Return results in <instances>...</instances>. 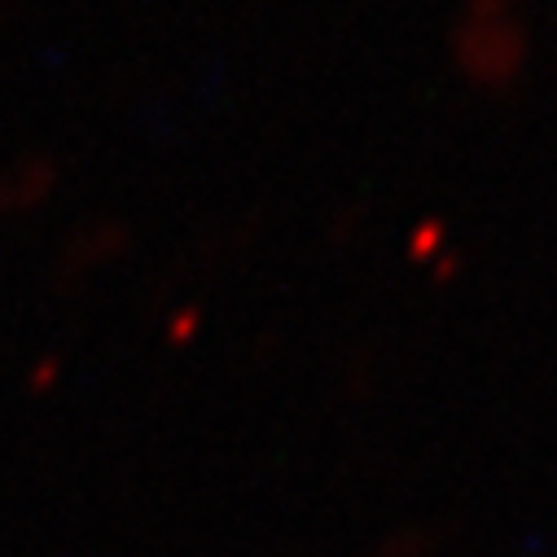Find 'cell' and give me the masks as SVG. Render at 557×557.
I'll use <instances>...</instances> for the list:
<instances>
[{"label": "cell", "instance_id": "cell-1", "mask_svg": "<svg viewBox=\"0 0 557 557\" xmlns=\"http://www.w3.org/2000/svg\"><path fill=\"white\" fill-rule=\"evenodd\" d=\"M58 189V168L45 154H27L0 168V224L40 211Z\"/></svg>", "mask_w": 557, "mask_h": 557}]
</instances>
